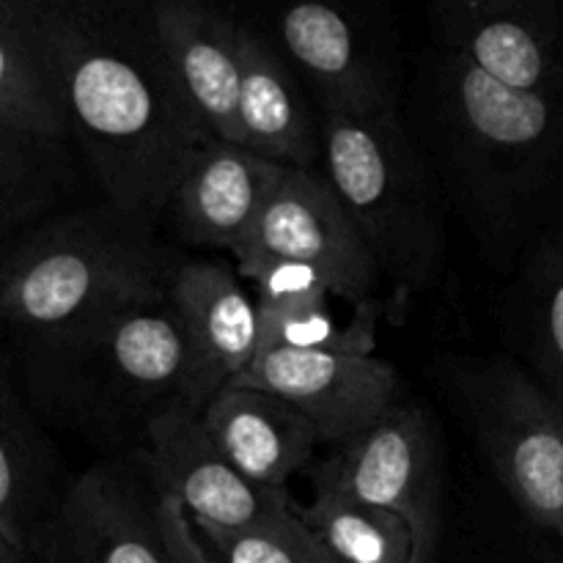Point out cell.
I'll return each instance as SVG.
<instances>
[{"mask_svg": "<svg viewBox=\"0 0 563 563\" xmlns=\"http://www.w3.org/2000/svg\"><path fill=\"white\" fill-rule=\"evenodd\" d=\"M36 38L66 135L104 203L154 223L212 137L170 77L152 3L36 0Z\"/></svg>", "mask_w": 563, "mask_h": 563, "instance_id": "1", "label": "cell"}, {"mask_svg": "<svg viewBox=\"0 0 563 563\" xmlns=\"http://www.w3.org/2000/svg\"><path fill=\"white\" fill-rule=\"evenodd\" d=\"M407 130L443 196L482 240H504L537 201L563 152V97L522 93L489 80L440 44L418 69Z\"/></svg>", "mask_w": 563, "mask_h": 563, "instance_id": "2", "label": "cell"}, {"mask_svg": "<svg viewBox=\"0 0 563 563\" xmlns=\"http://www.w3.org/2000/svg\"><path fill=\"white\" fill-rule=\"evenodd\" d=\"M36 410L91 445L135 456L154 423L209 401L168 295L22 344Z\"/></svg>", "mask_w": 563, "mask_h": 563, "instance_id": "3", "label": "cell"}, {"mask_svg": "<svg viewBox=\"0 0 563 563\" xmlns=\"http://www.w3.org/2000/svg\"><path fill=\"white\" fill-rule=\"evenodd\" d=\"M179 264L152 223L110 203L47 218L0 262V324L22 344L157 300Z\"/></svg>", "mask_w": 563, "mask_h": 563, "instance_id": "4", "label": "cell"}, {"mask_svg": "<svg viewBox=\"0 0 563 563\" xmlns=\"http://www.w3.org/2000/svg\"><path fill=\"white\" fill-rule=\"evenodd\" d=\"M322 176L405 308L438 286L445 264V196L401 110L319 113Z\"/></svg>", "mask_w": 563, "mask_h": 563, "instance_id": "5", "label": "cell"}, {"mask_svg": "<svg viewBox=\"0 0 563 563\" xmlns=\"http://www.w3.org/2000/svg\"><path fill=\"white\" fill-rule=\"evenodd\" d=\"M460 410L495 478L544 531L563 539V405L511 357L451 374Z\"/></svg>", "mask_w": 563, "mask_h": 563, "instance_id": "6", "label": "cell"}, {"mask_svg": "<svg viewBox=\"0 0 563 563\" xmlns=\"http://www.w3.org/2000/svg\"><path fill=\"white\" fill-rule=\"evenodd\" d=\"M313 482L399 517L416 542V563H432L443 520V454L421 407L399 401L324 460Z\"/></svg>", "mask_w": 563, "mask_h": 563, "instance_id": "7", "label": "cell"}, {"mask_svg": "<svg viewBox=\"0 0 563 563\" xmlns=\"http://www.w3.org/2000/svg\"><path fill=\"white\" fill-rule=\"evenodd\" d=\"M278 49L319 99V113L399 110L396 44L368 22L328 3H297L275 20Z\"/></svg>", "mask_w": 563, "mask_h": 563, "instance_id": "8", "label": "cell"}, {"mask_svg": "<svg viewBox=\"0 0 563 563\" xmlns=\"http://www.w3.org/2000/svg\"><path fill=\"white\" fill-rule=\"evenodd\" d=\"M242 251L313 269L330 295L352 308L377 300L379 269L322 170L284 168Z\"/></svg>", "mask_w": 563, "mask_h": 563, "instance_id": "9", "label": "cell"}, {"mask_svg": "<svg viewBox=\"0 0 563 563\" xmlns=\"http://www.w3.org/2000/svg\"><path fill=\"white\" fill-rule=\"evenodd\" d=\"M36 550L49 563H174L157 493L119 456L71 478Z\"/></svg>", "mask_w": 563, "mask_h": 563, "instance_id": "10", "label": "cell"}, {"mask_svg": "<svg viewBox=\"0 0 563 563\" xmlns=\"http://www.w3.org/2000/svg\"><path fill=\"white\" fill-rule=\"evenodd\" d=\"M201 412L174 410L159 418L137 451L135 465L154 493L176 500L192 526L253 528L300 511L289 493L256 487L225 462L201 427Z\"/></svg>", "mask_w": 563, "mask_h": 563, "instance_id": "11", "label": "cell"}, {"mask_svg": "<svg viewBox=\"0 0 563 563\" xmlns=\"http://www.w3.org/2000/svg\"><path fill=\"white\" fill-rule=\"evenodd\" d=\"M229 385L280 396L308 418L319 443L335 445L372 429L401 401L399 374L388 361L344 352H258Z\"/></svg>", "mask_w": 563, "mask_h": 563, "instance_id": "12", "label": "cell"}, {"mask_svg": "<svg viewBox=\"0 0 563 563\" xmlns=\"http://www.w3.org/2000/svg\"><path fill=\"white\" fill-rule=\"evenodd\" d=\"M429 16L440 47L489 80L522 93L563 97V22L553 3L443 0Z\"/></svg>", "mask_w": 563, "mask_h": 563, "instance_id": "13", "label": "cell"}, {"mask_svg": "<svg viewBox=\"0 0 563 563\" xmlns=\"http://www.w3.org/2000/svg\"><path fill=\"white\" fill-rule=\"evenodd\" d=\"M152 25L170 77L207 137L240 146L242 22L196 0H157Z\"/></svg>", "mask_w": 563, "mask_h": 563, "instance_id": "14", "label": "cell"}, {"mask_svg": "<svg viewBox=\"0 0 563 563\" xmlns=\"http://www.w3.org/2000/svg\"><path fill=\"white\" fill-rule=\"evenodd\" d=\"M280 174L284 165L236 143L207 141L190 154L165 203L176 236L187 245L240 251Z\"/></svg>", "mask_w": 563, "mask_h": 563, "instance_id": "15", "label": "cell"}, {"mask_svg": "<svg viewBox=\"0 0 563 563\" xmlns=\"http://www.w3.org/2000/svg\"><path fill=\"white\" fill-rule=\"evenodd\" d=\"M240 146L284 168L317 170L322 157L319 115L300 75L278 44L242 22L240 33Z\"/></svg>", "mask_w": 563, "mask_h": 563, "instance_id": "16", "label": "cell"}, {"mask_svg": "<svg viewBox=\"0 0 563 563\" xmlns=\"http://www.w3.org/2000/svg\"><path fill=\"white\" fill-rule=\"evenodd\" d=\"M168 300L185 328L209 399L258 355V308L236 269L214 258L176 267Z\"/></svg>", "mask_w": 563, "mask_h": 563, "instance_id": "17", "label": "cell"}, {"mask_svg": "<svg viewBox=\"0 0 563 563\" xmlns=\"http://www.w3.org/2000/svg\"><path fill=\"white\" fill-rule=\"evenodd\" d=\"M198 418L236 473L275 493H286L289 478L306 471L319 445L308 418L269 390L225 385Z\"/></svg>", "mask_w": 563, "mask_h": 563, "instance_id": "18", "label": "cell"}, {"mask_svg": "<svg viewBox=\"0 0 563 563\" xmlns=\"http://www.w3.org/2000/svg\"><path fill=\"white\" fill-rule=\"evenodd\" d=\"M69 478L0 363V533L14 550L38 548Z\"/></svg>", "mask_w": 563, "mask_h": 563, "instance_id": "19", "label": "cell"}, {"mask_svg": "<svg viewBox=\"0 0 563 563\" xmlns=\"http://www.w3.org/2000/svg\"><path fill=\"white\" fill-rule=\"evenodd\" d=\"M498 308L511 361L563 405V231L539 240Z\"/></svg>", "mask_w": 563, "mask_h": 563, "instance_id": "20", "label": "cell"}, {"mask_svg": "<svg viewBox=\"0 0 563 563\" xmlns=\"http://www.w3.org/2000/svg\"><path fill=\"white\" fill-rule=\"evenodd\" d=\"M0 119L66 137L36 38V0H0Z\"/></svg>", "mask_w": 563, "mask_h": 563, "instance_id": "21", "label": "cell"}, {"mask_svg": "<svg viewBox=\"0 0 563 563\" xmlns=\"http://www.w3.org/2000/svg\"><path fill=\"white\" fill-rule=\"evenodd\" d=\"M300 517L335 563H416V542L399 517L328 484L313 482V504Z\"/></svg>", "mask_w": 563, "mask_h": 563, "instance_id": "22", "label": "cell"}, {"mask_svg": "<svg viewBox=\"0 0 563 563\" xmlns=\"http://www.w3.org/2000/svg\"><path fill=\"white\" fill-rule=\"evenodd\" d=\"M20 555H22L20 550L11 548V544L5 542L3 533H0V563H22Z\"/></svg>", "mask_w": 563, "mask_h": 563, "instance_id": "23", "label": "cell"}]
</instances>
